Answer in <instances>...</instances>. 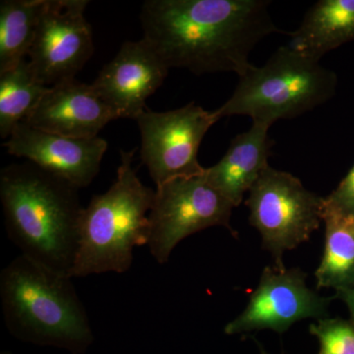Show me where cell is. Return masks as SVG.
Segmentation results:
<instances>
[{
  "label": "cell",
  "mask_w": 354,
  "mask_h": 354,
  "mask_svg": "<svg viewBox=\"0 0 354 354\" xmlns=\"http://www.w3.org/2000/svg\"><path fill=\"white\" fill-rule=\"evenodd\" d=\"M269 6L267 0H148L140 14L143 39L169 69L241 77L253 65L254 48L281 32Z\"/></svg>",
  "instance_id": "obj_1"
},
{
  "label": "cell",
  "mask_w": 354,
  "mask_h": 354,
  "mask_svg": "<svg viewBox=\"0 0 354 354\" xmlns=\"http://www.w3.org/2000/svg\"><path fill=\"white\" fill-rule=\"evenodd\" d=\"M79 190L28 160L1 169L4 223L9 239L20 254L69 276L85 209Z\"/></svg>",
  "instance_id": "obj_2"
},
{
  "label": "cell",
  "mask_w": 354,
  "mask_h": 354,
  "mask_svg": "<svg viewBox=\"0 0 354 354\" xmlns=\"http://www.w3.org/2000/svg\"><path fill=\"white\" fill-rule=\"evenodd\" d=\"M71 277L20 254L0 272L6 329L26 344L85 354L95 337Z\"/></svg>",
  "instance_id": "obj_3"
},
{
  "label": "cell",
  "mask_w": 354,
  "mask_h": 354,
  "mask_svg": "<svg viewBox=\"0 0 354 354\" xmlns=\"http://www.w3.org/2000/svg\"><path fill=\"white\" fill-rule=\"evenodd\" d=\"M136 150L121 151L115 181L84 209L72 279L124 274L131 268L135 247L148 245L156 191L144 185L133 169Z\"/></svg>",
  "instance_id": "obj_4"
},
{
  "label": "cell",
  "mask_w": 354,
  "mask_h": 354,
  "mask_svg": "<svg viewBox=\"0 0 354 354\" xmlns=\"http://www.w3.org/2000/svg\"><path fill=\"white\" fill-rule=\"evenodd\" d=\"M337 85L332 70L286 44L263 66L252 65L239 77L234 94L215 111L220 120L247 115L252 122L272 127L322 106L334 97Z\"/></svg>",
  "instance_id": "obj_5"
},
{
  "label": "cell",
  "mask_w": 354,
  "mask_h": 354,
  "mask_svg": "<svg viewBox=\"0 0 354 354\" xmlns=\"http://www.w3.org/2000/svg\"><path fill=\"white\" fill-rule=\"evenodd\" d=\"M324 198L310 192L288 172L268 167L246 200L249 221L260 232L277 270H286L283 256L308 241L322 221Z\"/></svg>",
  "instance_id": "obj_6"
},
{
  "label": "cell",
  "mask_w": 354,
  "mask_h": 354,
  "mask_svg": "<svg viewBox=\"0 0 354 354\" xmlns=\"http://www.w3.org/2000/svg\"><path fill=\"white\" fill-rule=\"evenodd\" d=\"M234 208L227 198L201 176L181 177L156 189L149 213L151 255L164 265L172 251L186 237L212 227H223L236 236L230 225Z\"/></svg>",
  "instance_id": "obj_7"
},
{
  "label": "cell",
  "mask_w": 354,
  "mask_h": 354,
  "mask_svg": "<svg viewBox=\"0 0 354 354\" xmlns=\"http://www.w3.org/2000/svg\"><path fill=\"white\" fill-rule=\"evenodd\" d=\"M135 120L141 133V160L157 187L204 174L198 152L206 133L220 120L215 111L191 102L165 113L146 109Z\"/></svg>",
  "instance_id": "obj_8"
},
{
  "label": "cell",
  "mask_w": 354,
  "mask_h": 354,
  "mask_svg": "<svg viewBox=\"0 0 354 354\" xmlns=\"http://www.w3.org/2000/svg\"><path fill=\"white\" fill-rule=\"evenodd\" d=\"M85 0H46L27 57L46 87L75 79L94 53L92 28L84 12Z\"/></svg>",
  "instance_id": "obj_9"
},
{
  "label": "cell",
  "mask_w": 354,
  "mask_h": 354,
  "mask_svg": "<svg viewBox=\"0 0 354 354\" xmlns=\"http://www.w3.org/2000/svg\"><path fill=\"white\" fill-rule=\"evenodd\" d=\"M305 279L306 274L297 268L283 271L265 268L245 310L225 326V334L265 329L283 334L298 321L325 318L335 297H320L310 290Z\"/></svg>",
  "instance_id": "obj_10"
},
{
  "label": "cell",
  "mask_w": 354,
  "mask_h": 354,
  "mask_svg": "<svg viewBox=\"0 0 354 354\" xmlns=\"http://www.w3.org/2000/svg\"><path fill=\"white\" fill-rule=\"evenodd\" d=\"M10 155L62 177L78 189L87 187L100 171L108 142L100 138H73L44 131L20 122L3 144Z\"/></svg>",
  "instance_id": "obj_11"
},
{
  "label": "cell",
  "mask_w": 354,
  "mask_h": 354,
  "mask_svg": "<svg viewBox=\"0 0 354 354\" xmlns=\"http://www.w3.org/2000/svg\"><path fill=\"white\" fill-rule=\"evenodd\" d=\"M169 70L152 46L142 38L125 41L92 85L118 118L136 120L146 111L147 99L162 85Z\"/></svg>",
  "instance_id": "obj_12"
},
{
  "label": "cell",
  "mask_w": 354,
  "mask_h": 354,
  "mask_svg": "<svg viewBox=\"0 0 354 354\" xmlns=\"http://www.w3.org/2000/svg\"><path fill=\"white\" fill-rule=\"evenodd\" d=\"M118 118L92 84L71 79L50 87L24 122L64 136L95 138L109 122Z\"/></svg>",
  "instance_id": "obj_13"
},
{
  "label": "cell",
  "mask_w": 354,
  "mask_h": 354,
  "mask_svg": "<svg viewBox=\"0 0 354 354\" xmlns=\"http://www.w3.org/2000/svg\"><path fill=\"white\" fill-rule=\"evenodd\" d=\"M269 125L252 122L247 131L235 136L218 164L205 169V177L235 207L243 201L261 174L269 167L274 141Z\"/></svg>",
  "instance_id": "obj_14"
},
{
  "label": "cell",
  "mask_w": 354,
  "mask_h": 354,
  "mask_svg": "<svg viewBox=\"0 0 354 354\" xmlns=\"http://www.w3.org/2000/svg\"><path fill=\"white\" fill-rule=\"evenodd\" d=\"M290 38V48L320 62L326 53L354 41V0L316 2Z\"/></svg>",
  "instance_id": "obj_15"
},
{
  "label": "cell",
  "mask_w": 354,
  "mask_h": 354,
  "mask_svg": "<svg viewBox=\"0 0 354 354\" xmlns=\"http://www.w3.org/2000/svg\"><path fill=\"white\" fill-rule=\"evenodd\" d=\"M325 247L315 272L317 288H354V216L323 203Z\"/></svg>",
  "instance_id": "obj_16"
},
{
  "label": "cell",
  "mask_w": 354,
  "mask_h": 354,
  "mask_svg": "<svg viewBox=\"0 0 354 354\" xmlns=\"http://www.w3.org/2000/svg\"><path fill=\"white\" fill-rule=\"evenodd\" d=\"M46 0L0 2V72L15 67L31 48Z\"/></svg>",
  "instance_id": "obj_17"
},
{
  "label": "cell",
  "mask_w": 354,
  "mask_h": 354,
  "mask_svg": "<svg viewBox=\"0 0 354 354\" xmlns=\"http://www.w3.org/2000/svg\"><path fill=\"white\" fill-rule=\"evenodd\" d=\"M50 87L44 86L27 59L0 72V135L8 139L14 128L36 109Z\"/></svg>",
  "instance_id": "obj_18"
},
{
  "label": "cell",
  "mask_w": 354,
  "mask_h": 354,
  "mask_svg": "<svg viewBox=\"0 0 354 354\" xmlns=\"http://www.w3.org/2000/svg\"><path fill=\"white\" fill-rule=\"evenodd\" d=\"M311 335L320 342L318 354H354V325L341 318H324L311 324Z\"/></svg>",
  "instance_id": "obj_19"
},
{
  "label": "cell",
  "mask_w": 354,
  "mask_h": 354,
  "mask_svg": "<svg viewBox=\"0 0 354 354\" xmlns=\"http://www.w3.org/2000/svg\"><path fill=\"white\" fill-rule=\"evenodd\" d=\"M324 201L346 215L354 216V165L346 177Z\"/></svg>",
  "instance_id": "obj_20"
},
{
  "label": "cell",
  "mask_w": 354,
  "mask_h": 354,
  "mask_svg": "<svg viewBox=\"0 0 354 354\" xmlns=\"http://www.w3.org/2000/svg\"><path fill=\"white\" fill-rule=\"evenodd\" d=\"M335 298H339L346 304L351 313V322L354 325V288L335 291Z\"/></svg>",
  "instance_id": "obj_21"
},
{
  "label": "cell",
  "mask_w": 354,
  "mask_h": 354,
  "mask_svg": "<svg viewBox=\"0 0 354 354\" xmlns=\"http://www.w3.org/2000/svg\"><path fill=\"white\" fill-rule=\"evenodd\" d=\"M0 354H14L13 353H11V351H1V353Z\"/></svg>",
  "instance_id": "obj_22"
},
{
  "label": "cell",
  "mask_w": 354,
  "mask_h": 354,
  "mask_svg": "<svg viewBox=\"0 0 354 354\" xmlns=\"http://www.w3.org/2000/svg\"><path fill=\"white\" fill-rule=\"evenodd\" d=\"M260 349H261V354H269L267 353V351H264V348H261V346H260Z\"/></svg>",
  "instance_id": "obj_23"
}]
</instances>
